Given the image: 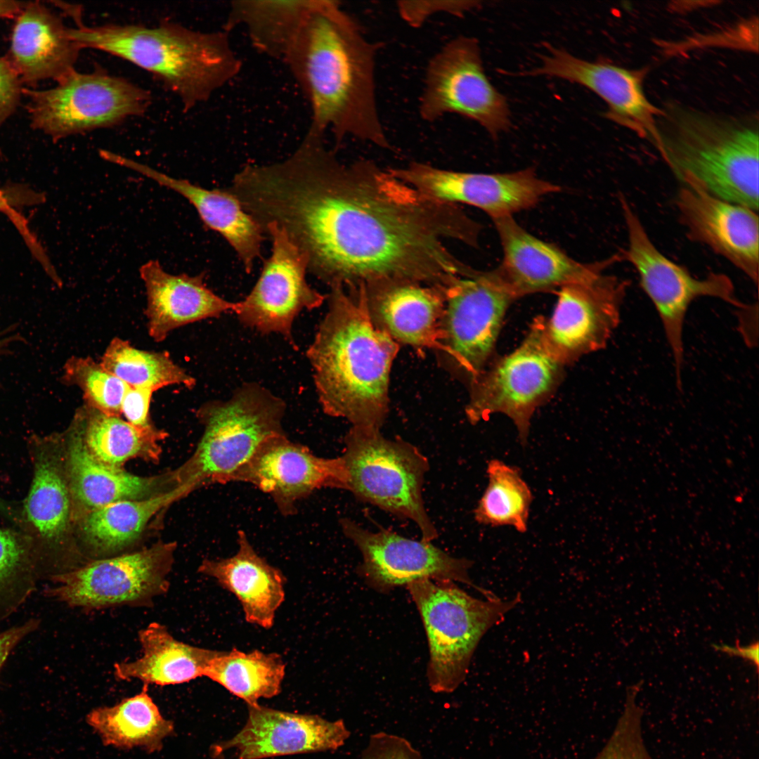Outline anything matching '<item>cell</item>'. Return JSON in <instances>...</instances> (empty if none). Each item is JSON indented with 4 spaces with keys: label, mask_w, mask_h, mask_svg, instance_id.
<instances>
[{
    "label": "cell",
    "mask_w": 759,
    "mask_h": 759,
    "mask_svg": "<svg viewBox=\"0 0 759 759\" xmlns=\"http://www.w3.org/2000/svg\"><path fill=\"white\" fill-rule=\"evenodd\" d=\"M253 210L275 223L330 287L398 280L449 285L468 266L450 241L476 246L479 225L368 160L342 162L323 138H304L263 174Z\"/></svg>",
    "instance_id": "obj_1"
},
{
    "label": "cell",
    "mask_w": 759,
    "mask_h": 759,
    "mask_svg": "<svg viewBox=\"0 0 759 759\" xmlns=\"http://www.w3.org/2000/svg\"><path fill=\"white\" fill-rule=\"evenodd\" d=\"M381 47L338 1H316L283 60L310 106V127L337 142L352 137L391 148L377 100Z\"/></svg>",
    "instance_id": "obj_2"
},
{
    "label": "cell",
    "mask_w": 759,
    "mask_h": 759,
    "mask_svg": "<svg viewBox=\"0 0 759 759\" xmlns=\"http://www.w3.org/2000/svg\"><path fill=\"white\" fill-rule=\"evenodd\" d=\"M330 288L328 309L306 351L319 403L351 427L380 429L400 345L371 321L361 285Z\"/></svg>",
    "instance_id": "obj_3"
},
{
    "label": "cell",
    "mask_w": 759,
    "mask_h": 759,
    "mask_svg": "<svg viewBox=\"0 0 759 759\" xmlns=\"http://www.w3.org/2000/svg\"><path fill=\"white\" fill-rule=\"evenodd\" d=\"M69 33L82 49L106 52L148 72L180 99L185 110L207 101L242 68L223 29L202 32L169 21L153 27L80 22Z\"/></svg>",
    "instance_id": "obj_4"
},
{
    "label": "cell",
    "mask_w": 759,
    "mask_h": 759,
    "mask_svg": "<svg viewBox=\"0 0 759 759\" xmlns=\"http://www.w3.org/2000/svg\"><path fill=\"white\" fill-rule=\"evenodd\" d=\"M658 150L675 176L712 195L758 209V122L670 105L658 119Z\"/></svg>",
    "instance_id": "obj_5"
},
{
    "label": "cell",
    "mask_w": 759,
    "mask_h": 759,
    "mask_svg": "<svg viewBox=\"0 0 759 759\" xmlns=\"http://www.w3.org/2000/svg\"><path fill=\"white\" fill-rule=\"evenodd\" d=\"M407 588L427 637L428 685L439 694L451 693L463 682L482 637L521 602L519 595L476 598L448 580L420 579Z\"/></svg>",
    "instance_id": "obj_6"
},
{
    "label": "cell",
    "mask_w": 759,
    "mask_h": 759,
    "mask_svg": "<svg viewBox=\"0 0 759 759\" xmlns=\"http://www.w3.org/2000/svg\"><path fill=\"white\" fill-rule=\"evenodd\" d=\"M283 399L256 383L244 384L231 398L203 404L197 415L204 427L190 458L178 470L180 484L196 488L229 483L266 440L286 434Z\"/></svg>",
    "instance_id": "obj_7"
},
{
    "label": "cell",
    "mask_w": 759,
    "mask_h": 759,
    "mask_svg": "<svg viewBox=\"0 0 759 759\" xmlns=\"http://www.w3.org/2000/svg\"><path fill=\"white\" fill-rule=\"evenodd\" d=\"M341 456L348 476V490L358 500L414 522L422 540L431 542L437 530L422 498L427 458L411 443L384 437L380 429L351 427Z\"/></svg>",
    "instance_id": "obj_8"
},
{
    "label": "cell",
    "mask_w": 759,
    "mask_h": 759,
    "mask_svg": "<svg viewBox=\"0 0 759 759\" xmlns=\"http://www.w3.org/2000/svg\"><path fill=\"white\" fill-rule=\"evenodd\" d=\"M564 366L543 341L542 316L536 318L517 349L487 365L469 383L467 420L476 424L493 414L505 415L526 446L533 415L557 388Z\"/></svg>",
    "instance_id": "obj_9"
},
{
    "label": "cell",
    "mask_w": 759,
    "mask_h": 759,
    "mask_svg": "<svg viewBox=\"0 0 759 759\" xmlns=\"http://www.w3.org/2000/svg\"><path fill=\"white\" fill-rule=\"evenodd\" d=\"M620 202L627 228L628 248L624 260L635 268L641 287L654 304L671 350L677 383L680 387L684 359L683 327L687 311L694 300L711 297L748 310L735 294L731 279L720 273L703 278L693 276L681 265L663 254L649 238L639 216L623 197Z\"/></svg>",
    "instance_id": "obj_10"
},
{
    "label": "cell",
    "mask_w": 759,
    "mask_h": 759,
    "mask_svg": "<svg viewBox=\"0 0 759 759\" xmlns=\"http://www.w3.org/2000/svg\"><path fill=\"white\" fill-rule=\"evenodd\" d=\"M52 89L26 90L32 124L57 139L113 127L146 112L150 92L128 79L97 68L73 70Z\"/></svg>",
    "instance_id": "obj_11"
},
{
    "label": "cell",
    "mask_w": 759,
    "mask_h": 759,
    "mask_svg": "<svg viewBox=\"0 0 759 759\" xmlns=\"http://www.w3.org/2000/svg\"><path fill=\"white\" fill-rule=\"evenodd\" d=\"M175 543L159 542L143 550L86 562L52 576L46 597L72 608L97 610L148 606L169 589Z\"/></svg>",
    "instance_id": "obj_12"
},
{
    "label": "cell",
    "mask_w": 759,
    "mask_h": 759,
    "mask_svg": "<svg viewBox=\"0 0 759 759\" xmlns=\"http://www.w3.org/2000/svg\"><path fill=\"white\" fill-rule=\"evenodd\" d=\"M418 110L429 122L460 115L494 138L511 126L507 100L486 76L478 40L469 36L450 39L429 60Z\"/></svg>",
    "instance_id": "obj_13"
},
{
    "label": "cell",
    "mask_w": 759,
    "mask_h": 759,
    "mask_svg": "<svg viewBox=\"0 0 759 759\" xmlns=\"http://www.w3.org/2000/svg\"><path fill=\"white\" fill-rule=\"evenodd\" d=\"M33 476L21 511V525L32 540L40 580L72 570L81 562L71 544L72 505L63 439H34Z\"/></svg>",
    "instance_id": "obj_14"
},
{
    "label": "cell",
    "mask_w": 759,
    "mask_h": 759,
    "mask_svg": "<svg viewBox=\"0 0 759 759\" xmlns=\"http://www.w3.org/2000/svg\"><path fill=\"white\" fill-rule=\"evenodd\" d=\"M515 299L493 270L470 268L447 286L443 354L469 383L488 365L505 313Z\"/></svg>",
    "instance_id": "obj_15"
},
{
    "label": "cell",
    "mask_w": 759,
    "mask_h": 759,
    "mask_svg": "<svg viewBox=\"0 0 759 759\" xmlns=\"http://www.w3.org/2000/svg\"><path fill=\"white\" fill-rule=\"evenodd\" d=\"M606 269L559 288L551 316H542L543 341L563 365L604 348L618 325L629 282Z\"/></svg>",
    "instance_id": "obj_16"
},
{
    "label": "cell",
    "mask_w": 759,
    "mask_h": 759,
    "mask_svg": "<svg viewBox=\"0 0 759 759\" xmlns=\"http://www.w3.org/2000/svg\"><path fill=\"white\" fill-rule=\"evenodd\" d=\"M263 229L271 236V254L252 291L235 303L233 312L244 326L263 334H280L294 345L296 317L304 309L319 307L326 297L308 283L306 258L287 233L275 223Z\"/></svg>",
    "instance_id": "obj_17"
},
{
    "label": "cell",
    "mask_w": 759,
    "mask_h": 759,
    "mask_svg": "<svg viewBox=\"0 0 759 759\" xmlns=\"http://www.w3.org/2000/svg\"><path fill=\"white\" fill-rule=\"evenodd\" d=\"M339 524L362 554L358 573L377 590L389 591L420 579L448 580L468 585L486 598L495 595L472 581L469 575L472 561L450 556L431 542L415 540L385 529L370 531L348 518L340 519Z\"/></svg>",
    "instance_id": "obj_18"
},
{
    "label": "cell",
    "mask_w": 759,
    "mask_h": 759,
    "mask_svg": "<svg viewBox=\"0 0 759 759\" xmlns=\"http://www.w3.org/2000/svg\"><path fill=\"white\" fill-rule=\"evenodd\" d=\"M539 66L519 72L521 76H547L583 86L607 105L605 117L648 140L658 150V119L663 110L647 98L644 89L646 68L628 69L603 61H589L550 45Z\"/></svg>",
    "instance_id": "obj_19"
},
{
    "label": "cell",
    "mask_w": 759,
    "mask_h": 759,
    "mask_svg": "<svg viewBox=\"0 0 759 759\" xmlns=\"http://www.w3.org/2000/svg\"><path fill=\"white\" fill-rule=\"evenodd\" d=\"M389 170L432 199L474 206L492 219L512 216L560 190L557 185L538 178L531 169L505 174L470 173L413 162Z\"/></svg>",
    "instance_id": "obj_20"
},
{
    "label": "cell",
    "mask_w": 759,
    "mask_h": 759,
    "mask_svg": "<svg viewBox=\"0 0 759 759\" xmlns=\"http://www.w3.org/2000/svg\"><path fill=\"white\" fill-rule=\"evenodd\" d=\"M348 472L341 456L322 458L307 446L290 441L287 434L264 442L230 482L253 485L268 495L279 512H297V503L317 490H348Z\"/></svg>",
    "instance_id": "obj_21"
},
{
    "label": "cell",
    "mask_w": 759,
    "mask_h": 759,
    "mask_svg": "<svg viewBox=\"0 0 759 759\" xmlns=\"http://www.w3.org/2000/svg\"><path fill=\"white\" fill-rule=\"evenodd\" d=\"M492 219L503 250L502 261L493 271L516 299L585 280L624 260L619 252L602 261L582 264L527 232L512 216Z\"/></svg>",
    "instance_id": "obj_22"
},
{
    "label": "cell",
    "mask_w": 759,
    "mask_h": 759,
    "mask_svg": "<svg viewBox=\"0 0 759 759\" xmlns=\"http://www.w3.org/2000/svg\"><path fill=\"white\" fill-rule=\"evenodd\" d=\"M677 207L688 237L728 260L755 285L759 272V223L755 210L685 183Z\"/></svg>",
    "instance_id": "obj_23"
},
{
    "label": "cell",
    "mask_w": 759,
    "mask_h": 759,
    "mask_svg": "<svg viewBox=\"0 0 759 759\" xmlns=\"http://www.w3.org/2000/svg\"><path fill=\"white\" fill-rule=\"evenodd\" d=\"M243 727L217 744L215 753L235 750L236 759L266 758L335 751L350 737L343 720L330 721L317 715L247 705Z\"/></svg>",
    "instance_id": "obj_24"
},
{
    "label": "cell",
    "mask_w": 759,
    "mask_h": 759,
    "mask_svg": "<svg viewBox=\"0 0 759 759\" xmlns=\"http://www.w3.org/2000/svg\"><path fill=\"white\" fill-rule=\"evenodd\" d=\"M371 321L399 345L441 353L446 287L398 280L360 285Z\"/></svg>",
    "instance_id": "obj_25"
},
{
    "label": "cell",
    "mask_w": 759,
    "mask_h": 759,
    "mask_svg": "<svg viewBox=\"0 0 759 759\" xmlns=\"http://www.w3.org/2000/svg\"><path fill=\"white\" fill-rule=\"evenodd\" d=\"M63 438L65 469L72 505V519L107 505L145 499L166 491L169 476H141L108 465L92 455L84 440L81 417L77 411Z\"/></svg>",
    "instance_id": "obj_26"
},
{
    "label": "cell",
    "mask_w": 759,
    "mask_h": 759,
    "mask_svg": "<svg viewBox=\"0 0 759 759\" xmlns=\"http://www.w3.org/2000/svg\"><path fill=\"white\" fill-rule=\"evenodd\" d=\"M139 272L145 288L148 332L157 342L180 327L233 311L235 302L209 289L203 274H171L157 260H149Z\"/></svg>",
    "instance_id": "obj_27"
},
{
    "label": "cell",
    "mask_w": 759,
    "mask_h": 759,
    "mask_svg": "<svg viewBox=\"0 0 759 759\" xmlns=\"http://www.w3.org/2000/svg\"><path fill=\"white\" fill-rule=\"evenodd\" d=\"M112 162L135 171L184 197L195 208L204 225L228 242L245 271L249 273L252 270L261 256L264 232L230 190L207 189L119 154L113 155Z\"/></svg>",
    "instance_id": "obj_28"
},
{
    "label": "cell",
    "mask_w": 759,
    "mask_h": 759,
    "mask_svg": "<svg viewBox=\"0 0 759 759\" xmlns=\"http://www.w3.org/2000/svg\"><path fill=\"white\" fill-rule=\"evenodd\" d=\"M81 49L60 18L43 5L28 2L18 15L6 59L21 82H58L75 70Z\"/></svg>",
    "instance_id": "obj_29"
},
{
    "label": "cell",
    "mask_w": 759,
    "mask_h": 759,
    "mask_svg": "<svg viewBox=\"0 0 759 759\" xmlns=\"http://www.w3.org/2000/svg\"><path fill=\"white\" fill-rule=\"evenodd\" d=\"M237 543L233 555L204 559L197 571L235 596L248 623L269 629L285 599L286 578L257 553L243 530L237 533Z\"/></svg>",
    "instance_id": "obj_30"
},
{
    "label": "cell",
    "mask_w": 759,
    "mask_h": 759,
    "mask_svg": "<svg viewBox=\"0 0 759 759\" xmlns=\"http://www.w3.org/2000/svg\"><path fill=\"white\" fill-rule=\"evenodd\" d=\"M140 657L115 663L119 680H137L148 685H179L204 676L219 651L193 646L176 640L159 623H151L138 632Z\"/></svg>",
    "instance_id": "obj_31"
},
{
    "label": "cell",
    "mask_w": 759,
    "mask_h": 759,
    "mask_svg": "<svg viewBox=\"0 0 759 759\" xmlns=\"http://www.w3.org/2000/svg\"><path fill=\"white\" fill-rule=\"evenodd\" d=\"M195 489L193 484L184 482L148 498L107 505L82 514L73 522L93 553L110 554L136 540L159 511Z\"/></svg>",
    "instance_id": "obj_32"
},
{
    "label": "cell",
    "mask_w": 759,
    "mask_h": 759,
    "mask_svg": "<svg viewBox=\"0 0 759 759\" xmlns=\"http://www.w3.org/2000/svg\"><path fill=\"white\" fill-rule=\"evenodd\" d=\"M316 0H238L231 2L225 25L242 28L260 53L283 60Z\"/></svg>",
    "instance_id": "obj_33"
},
{
    "label": "cell",
    "mask_w": 759,
    "mask_h": 759,
    "mask_svg": "<svg viewBox=\"0 0 759 759\" xmlns=\"http://www.w3.org/2000/svg\"><path fill=\"white\" fill-rule=\"evenodd\" d=\"M86 721L106 746L140 748L152 753L160 751L164 739L174 732L173 722L162 716L147 685L112 706L92 710Z\"/></svg>",
    "instance_id": "obj_34"
},
{
    "label": "cell",
    "mask_w": 759,
    "mask_h": 759,
    "mask_svg": "<svg viewBox=\"0 0 759 759\" xmlns=\"http://www.w3.org/2000/svg\"><path fill=\"white\" fill-rule=\"evenodd\" d=\"M84 443L93 457L115 467L122 468L129 460L142 458L157 461L159 441L166 432L155 428H137L119 416L108 415L84 405L78 410Z\"/></svg>",
    "instance_id": "obj_35"
},
{
    "label": "cell",
    "mask_w": 759,
    "mask_h": 759,
    "mask_svg": "<svg viewBox=\"0 0 759 759\" xmlns=\"http://www.w3.org/2000/svg\"><path fill=\"white\" fill-rule=\"evenodd\" d=\"M285 667L278 654L233 649L219 651L204 676L242 699L247 705H255L261 699H270L280 693Z\"/></svg>",
    "instance_id": "obj_36"
},
{
    "label": "cell",
    "mask_w": 759,
    "mask_h": 759,
    "mask_svg": "<svg viewBox=\"0 0 759 759\" xmlns=\"http://www.w3.org/2000/svg\"><path fill=\"white\" fill-rule=\"evenodd\" d=\"M486 472L488 482L474 510L475 520L493 527L510 526L526 533L533 497L521 470L495 458L488 461Z\"/></svg>",
    "instance_id": "obj_37"
},
{
    "label": "cell",
    "mask_w": 759,
    "mask_h": 759,
    "mask_svg": "<svg viewBox=\"0 0 759 759\" xmlns=\"http://www.w3.org/2000/svg\"><path fill=\"white\" fill-rule=\"evenodd\" d=\"M108 371L129 387L155 391L170 385L191 389L195 378L175 363L167 353L138 349L119 337H114L100 362Z\"/></svg>",
    "instance_id": "obj_38"
},
{
    "label": "cell",
    "mask_w": 759,
    "mask_h": 759,
    "mask_svg": "<svg viewBox=\"0 0 759 759\" xmlns=\"http://www.w3.org/2000/svg\"><path fill=\"white\" fill-rule=\"evenodd\" d=\"M39 580L31 537L0 528V622L18 611Z\"/></svg>",
    "instance_id": "obj_39"
},
{
    "label": "cell",
    "mask_w": 759,
    "mask_h": 759,
    "mask_svg": "<svg viewBox=\"0 0 759 759\" xmlns=\"http://www.w3.org/2000/svg\"><path fill=\"white\" fill-rule=\"evenodd\" d=\"M63 379L78 387L84 405L108 415L120 416L121 406L129 387L91 357L72 356L64 366Z\"/></svg>",
    "instance_id": "obj_40"
},
{
    "label": "cell",
    "mask_w": 759,
    "mask_h": 759,
    "mask_svg": "<svg viewBox=\"0 0 759 759\" xmlns=\"http://www.w3.org/2000/svg\"><path fill=\"white\" fill-rule=\"evenodd\" d=\"M640 689V683L628 687L623 708L616 726L593 759H654L644 739V709L637 701Z\"/></svg>",
    "instance_id": "obj_41"
},
{
    "label": "cell",
    "mask_w": 759,
    "mask_h": 759,
    "mask_svg": "<svg viewBox=\"0 0 759 759\" xmlns=\"http://www.w3.org/2000/svg\"><path fill=\"white\" fill-rule=\"evenodd\" d=\"M481 6L479 1H399L396 8L400 17L409 26L420 27L430 18L437 13H446L455 17H463L466 13Z\"/></svg>",
    "instance_id": "obj_42"
},
{
    "label": "cell",
    "mask_w": 759,
    "mask_h": 759,
    "mask_svg": "<svg viewBox=\"0 0 759 759\" xmlns=\"http://www.w3.org/2000/svg\"><path fill=\"white\" fill-rule=\"evenodd\" d=\"M354 759H422L421 753L406 739L385 732L372 734Z\"/></svg>",
    "instance_id": "obj_43"
},
{
    "label": "cell",
    "mask_w": 759,
    "mask_h": 759,
    "mask_svg": "<svg viewBox=\"0 0 759 759\" xmlns=\"http://www.w3.org/2000/svg\"><path fill=\"white\" fill-rule=\"evenodd\" d=\"M153 391L129 387L123 398L121 414L134 427L150 430L156 428L150 422L149 409Z\"/></svg>",
    "instance_id": "obj_44"
},
{
    "label": "cell",
    "mask_w": 759,
    "mask_h": 759,
    "mask_svg": "<svg viewBox=\"0 0 759 759\" xmlns=\"http://www.w3.org/2000/svg\"><path fill=\"white\" fill-rule=\"evenodd\" d=\"M20 79L6 58H0V126L14 111L20 93Z\"/></svg>",
    "instance_id": "obj_45"
},
{
    "label": "cell",
    "mask_w": 759,
    "mask_h": 759,
    "mask_svg": "<svg viewBox=\"0 0 759 759\" xmlns=\"http://www.w3.org/2000/svg\"><path fill=\"white\" fill-rule=\"evenodd\" d=\"M40 625V620L32 618L0 632V673L14 649Z\"/></svg>",
    "instance_id": "obj_46"
},
{
    "label": "cell",
    "mask_w": 759,
    "mask_h": 759,
    "mask_svg": "<svg viewBox=\"0 0 759 759\" xmlns=\"http://www.w3.org/2000/svg\"><path fill=\"white\" fill-rule=\"evenodd\" d=\"M713 647L719 651L725 653L729 656H739L753 663L756 669L759 667V644L756 641L746 646H741L738 641L735 645L713 644Z\"/></svg>",
    "instance_id": "obj_47"
},
{
    "label": "cell",
    "mask_w": 759,
    "mask_h": 759,
    "mask_svg": "<svg viewBox=\"0 0 759 759\" xmlns=\"http://www.w3.org/2000/svg\"><path fill=\"white\" fill-rule=\"evenodd\" d=\"M27 4L28 2L0 0V18L19 15Z\"/></svg>",
    "instance_id": "obj_48"
},
{
    "label": "cell",
    "mask_w": 759,
    "mask_h": 759,
    "mask_svg": "<svg viewBox=\"0 0 759 759\" xmlns=\"http://www.w3.org/2000/svg\"><path fill=\"white\" fill-rule=\"evenodd\" d=\"M11 339V337H1L0 335V354L6 348Z\"/></svg>",
    "instance_id": "obj_49"
},
{
    "label": "cell",
    "mask_w": 759,
    "mask_h": 759,
    "mask_svg": "<svg viewBox=\"0 0 759 759\" xmlns=\"http://www.w3.org/2000/svg\"><path fill=\"white\" fill-rule=\"evenodd\" d=\"M8 209V201L5 195H0V211L4 210L6 212Z\"/></svg>",
    "instance_id": "obj_50"
},
{
    "label": "cell",
    "mask_w": 759,
    "mask_h": 759,
    "mask_svg": "<svg viewBox=\"0 0 759 759\" xmlns=\"http://www.w3.org/2000/svg\"><path fill=\"white\" fill-rule=\"evenodd\" d=\"M3 506H4V500L0 499V510L2 509Z\"/></svg>",
    "instance_id": "obj_51"
},
{
    "label": "cell",
    "mask_w": 759,
    "mask_h": 759,
    "mask_svg": "<svg viewBox=\"0 0 759 759\" xmlns=\"http://www.w3.org/2000/svg\"><path fill=\"white\" fill-rule=\"evenodd\" d=\"M0 195H4V193H3L2 191H1V190H0Z\"/></svg>",
    "instance_id": "obj_52"
}]
</instances>
